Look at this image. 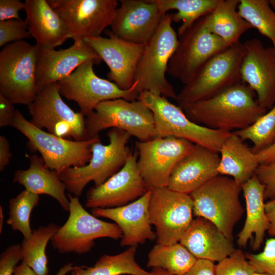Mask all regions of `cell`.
Wrapping results in <instances>:
<instances>
[{
	"label": "cell",
	"mask_w": 275,
	"mask_h": 275,
	"mask_svg": "<svg viewBox=\"0 0 275 275\" xmlns=\"http://www.w3.org/2000/svg\"><path fill=\"white\" fill-rule=\"evenodd\" d=\"M255 91L240 81L208 99L190 104L183 108L192 122L215 130L231 132L251 126L267 109L261 106Z\"/></svg>",
	"instance_id": "obj_1"
},
{
	"label": "cell",
	"mask_w": 275,
	"mask_h": 275,
	"mask_svg": "<svg viewBox=\"0 0 275 275\" xmlns=\"http://www.w3.org/2000/svg\"><path fill=\"white\" fill-rule=\"evenodd\" d=\"M109 143L101 142L92 146V157L86 165L71 167L59 174L66 190L79 197L86 185L93 181L95 186L104 183L120 171L132 152L127 146L131 136L127 132L118 128H111L107 133Z\"/></svg>",
	"instance_id": "obj_2"
},
{
	"label": "cell",
	"mask_w": 275,
	"mask_h": 275,
	"mask_svg": "<svg viewBox=\"0 0 275 275\" xmlns=\"http://www.w3.org/2000/svg\"><path fill=\"white\" fill-rule=\"evenodd\" d=\"M172 22V14L166 13L156 33L145 45L134 77L140 94L147 91L175 100L177 98L173 86L166 76L170 60L179 41Z\"/></svg>",
	"instance_id": "obj_3"
},
{
	"label": "cell",
	"mask_w": 275,
	"mask_h": 275,
	"mask_svg": "<svg viewBox=\"0 0 275 275\" xmlns=\"http://www.w3.org/2000/svg\"><path fill=\"white\" fill-rule=\"evenodd\" d=\"M245 52L244 43L239 41L211 58L177 94L178 106L182 109L208 99L241 81L240 70Z\"/></svg>",
	"instance_id": "obj_4"
},
{
	"label": "cell",
	"mask_w": 275,
	"mask_h": 275,
	"mask_svg": "<svg viewBox=\"0 0 275 275\" xmlns=\"http://www.w3.org/2000/svg\"><path fill=\"white\" fill-rule=\"evenodd\" d=\"M241 191L232 178L220 175L214 177L189 194L194 215L213 223L233 242L234 228L244 211L239 199Z\"/></svg>",
	"instance_id": "obj_5"
},
{
	"label": "cell",
	"mask_w": 275,
	"mask_h": 275,
	"mask_svg": "<svg viewBox=\"0 0 275 275\" xmlns=\"http://www.w3.org/2000/svg\"><path fill=\"white\" fill-rule=\"evenodd\" d=\"M40 48L24 40L0 51V94L13 104L28 105L38 93L36 71Z\"/></svg>",
	"instance_id": "obj_6"
},
{
	"label": "cell",
	"mask_w": 275,
	"mask_h": 275,
	"mask_svg": "<svg viewBox=\"0 0 275 275\" xmlns=\"http://www.w3.org/2000/svg\"><path fill=\"white\" fill-rule=\"evenodd\" d=\"M12 126L28 139L31 149L40 153L45 167L59 174L88 163L92 145L100 141L99 135L83 141L57 136L34 125L17 109Z\"/></svg>",
	"instance_id": "obj_7"
},
{
	"label": "cell",
	"mask_w": 275,
	"mask_h": 275,
	"mask_svg": "<svg viewBox=\"0 0 275 275\" xmlns=\"http://www.w3.org/2000/svg\"><path fill=\"white\" fill-rule=\"evenodd\" d=\"M138 99L152 112L155 125V137L173 136L186 140L196 145L218 153L231 132L215 130L190 121L182 109L167 98L144 91Z\"/></svg>",
	"instance_id": "obj_8"
},
{
	"label": "cell",
	"mask_w": 275,
	"mask_h": 275,
	"mask_svg": "<svg viewBox=\"0 0 275 275\" xmlns=\"http://www.w3.org/2000/svg\"><path fill=\"white\" fill-rule=\"evenodd\" d=\"M85 124L89 139L99 135L103 130L114 128L123 130L141 142L156 136L153 113L139 99L102 101L85 117Z\"/></svg>",
	"instance_id": "obj_9"
},
{
	"label": "cell",
	"mask_w": 275,
	"mask_h": 275,
	"mask_svg": "<svg viewBox=\"0 0 275 275\" xmlns=\"http://www.w3.org/2000/svg\"><path fill=\"white\" fill-rule=\"evenodd\" d=\"M69 199V216L51 239L54 249L60 254H77L90 252L99 238L117 240L122 237V232L116 223L105 222L89 213L78 198L67 194Z\"/></svg>",
	"instance_id": "obj_10"
},
{
	"label": "cell",
	"mask_w": 275,
	"mask_h": 275,
	"mask_svg": "<svg viewBox=\"0 0 275 275\" xmlns=\"http://www.w3.org/2000/svg\"><path fill=\"white\" fill-rule=\"evenodd\" d=\"M93 60L79 66L70 75L57 82L59 91L65 98L78 104L85 117L94 111L100 102L112 99L137 100L140 93L138 82L128 90H122L115 83L98 77L94 72Z\"/></svg>",
	"instance_id": "obj_11"
},
{
	"label": "cell",
	"mask_w": 275,
	"mask_h": 275,
	"mask_svg": "<svg viewBox=\"0 0 275 275\" xmlns=\"http://www.w3.org/2000/svg\"><path fill=\"white\" fill-rule=\"evenodd\" d=\"M205 16L178 37L177 46L169 63L168 74L184 85L192 80L208 60L229 47L209 30Z\"/></svg>",
	"instance_id": "obj_12"
},
{
	"label": "cell",
	"mask_w": 275,
	"mask_h": 275,
	"mask_svg": "<svg viewBox=\"0 0 275 275\" xmlns=\"http://www.w3.org/2000/svg\"><path fill=\"white\" fill-rule=\"evenodd\" d=\"M32 117L31 122L37 127L57 136L74 141L90 139L85 117L72 110L62 99L57 83L47 85L40 90L28 105Z\"/></svg>",
	"instance_id": "obj_13"
},
{
	"label": "cell",
	"mask_w": 275,
	"mask_h": 275,
	"mask_svg": "<svg viewBox=\"0 0 275 275\" xmlns=\"http://www.w3.org/2000/svg\"><path fill=\"white\" fill-rule=\"evenodd\" d=\"M193 207L189 195L168 187L152 188L149 213L155 229L157 243L179 242L194 219Z\"/></svg>",
	"instance_id": "obj_14"
},
{
	"label": "cell",
	"mask_w": 275,
	"mask_h": 275,
	"mask_svg": "<svg viewBox=\"0 0 275 275\" xmlns=\"http://www.w3.org/2000/svg\"><path fill=\"white\" fill-rule=\"evenodd\" d=\"M135 144L139 155L138 167L150 188L168 187L175 167L195 146L186 140L173 136L138 141Z\"/></svg>",
	"instance_id": "obj_15"
},
{
	"label": "cell",
	"mask_w": 275,
	"mask_h": 275,
	"mask_svg": "<svg viewBox=\"0 0 275 275\" xmlns=\"http://www.w3.org/2000/svg\"><path fill=\"white\" fill-rule=\"evenodd\" d=\"M65 21L68 39L97 37L111 26L118 6L116 0H47Z\"/></svg>",
	"instance_id": "obj_16"
},
{
	"label": "cell",
	"mask_w": 275,
	"mask_h": 275,
	"mask_svg": "<svg viewBox=\"0 0 275 275\" xmlns=\"http://www.w3.org/2000/svg\"><path fill=\"white\" fill-rule=\"evenodd\" d=\"M137 156L131 152L125 164L101 185L90 188L85 207L108 208L126 205L143 196L150 188L139 172Z\"/></svg>",
	"instance_id": "obj_17"
},
{
	"label": "cell",
	"mask_w": 275,
	"mask_h": 275,
	"mask_svg": "<svg viewBox=\"0 0 275 275\" xmlns=\"http://www.w3.org/2000/svg\"><path fill=\"white\" fill-rule=\"evenodd\" d=\"M105 34L108 38L89 37L83 40L109 67L108 80L122 90H128L134 83L136 68L145 45L123 40L115 36L110 30H106Z\"/></svg>",
	"instance_id": "obj_18"
},
{
	"label": "cell",
	"mask_w": 275,
	"mask_h": 275,
	"mask_svg": "<svg viewBox=\"0 0 275 275\" xmlns=\"http://www.w3.org/2000/svg\"><path fill=\"white\" fill-rule=\"evenodd\" d=\"M244 44L241 80L255 91L260 105L270 109L275 104V51L257 38L246 40Z\"/></svg>",
	"instance_id": "obj_19"
},
{
	"label": "cell",
	"mask_w": 275,
	"mask_h": 275,
	"mask_svg": "<svg viewBox=\"0 0 275 275\" xmlns=\"http://www.w3.org/2000/svg\"><path fill=\"white\" fill-rule=\"evenodd\" d=\"M111 25L118 38L145 45L158 29L163 15L154 0H121Z\"/></svg>",
	"instance_id": "obj_20"
},
{
	"label": "cell",
	"mask_w": 275,
	"mask_h": 275,
	"mask_svg": "<svg viewBox=\"0 0 275 275\" xmlns=\"http://www.w3.org/2000/svg\"><path fill=\"white\" fill-rule=\"evenodd\" d=\"M152 188L137 200L123 206L91 209L96 217H104L114 221L121 229V246H136L147 240H156L152 229L149 213V203Z\"/></svg>",
	"instance_id": "obj_21"
},
{
	"label": "cell",
	"mask_w": 275,
	"mask_h": 275,
	"mask_svg": "<svg viewBox=\"0 0 275 275\" xmlns=\"http://www.w3.org/2000/svg\"><path fill=\"white\" fill-rule=\"evenodd\" d=\"M89 60L94 61L96 64L102 61L84 40L74 41L69 48L58 50L40 48L36 71L38 93L45 86L66 78Z\"/></svg>",
	"instance_id": "obj_22"
},
{
	"label": "cell",
	"mask_w": 275,
	"mask_h": 275,
	"mask_svg": "<svg viewBox=\"0 0 275 275\" xmlns=\"http://www.w3.org/2000/svg\"><path fill=\"white\" fill-rule=\"evenodd\" d=\"M218 153L195 144L193 150L175 167L168 187L173 190L189 195L219 175Z\"/></svg>",
	"instance_id": "obj_23"
},
{
	"label": "cell",
	"mask_w": 275,
	"mask_h": 275,
	"mask_svg": "<svg viewBox=\"0 0 275 275\" xmlns=\"http://www.w3.org/2000/svg\"><path fill=\"white\" fill-rule=\"evenodd\" d=\"M179 243L197 259L219 262L232 254L233 242L226 237L209 220L201 217L194 219Z\"/></svg>",
	"instance_id": "obj_24"
},
{
	"label": "cell",
	"mask_w": 275,
	"mask_h": 275,
	"mask_svg": "<svg viewBox=\"0 0 275 275\" xmlns=\"http://www.w3.org/2000/svg\"><path fill=\"white\" fill-rule=\"evenodd\" d=\"M25 20L32 37L41 48L55 49L68 39L67 25L47 0H25Z\"/></svg>",
	"instance_id": "obj_25"
},
{
	"label": "cell",
	"mask_w": 275,
	"mask_h": 275,
	"mask_svg": "<svg viewBox=\"0 0 275 275\" xmlns=\"http://www.w3.org/2000/svg\"><path fill=\"white\" fill-rule=\"evenodd\" d=\"M241 186L246 213L244 226L237 235V244L244 248L251 239L253 250L257 251L263 242L265 232L269 228L265 211V188L255 174Z\"/></svg>",
	"instance_id": "obj_26"
},
{
	"label": "cell",
	"mask_w": 275,
	"mask_h": 275,
	"mask_svg": "<svg viewBox=\"0 0 275 275\" xmlns=\"http://www.w3.org/2000/svg\"><path fill=\"white\" fill-rule=\"evenodd\" d=\"M30 166L26 170H18L14 174L13 181L23 186L25 189L38 195H48L56 200L63 210H69V199L66 187L56 171L46 167L42 157L37 155H26Z\"/></svg>",
	"instance_id": "obj_27"
},
{
	"label": "cell",
	"mask_w": 275,
	"mask_h": 275,
	"mask_svg": "<svg viewBox=\"0 0 275 275\" xmlns=\"http://www.w3.org/2000/svg\"><path fill=\"white\" fill-rule=\"evenodd\" d=\"M218 153L219 175L231 176L240 186L252 177L260 164L256 154L233 131L225 140Z\"/></svg>",
	"instance_id": "obj_28"
},
{
	"label": "cell",
	"mask_w": 275,
	"mask_h": 275,
	"mask_svg": "<svg viewBox=\"0 0 275 275\" xmlns=\"http://www.w3.org/2000/svg\"><path fill=\"white\" fill-rule=\"evenodd\" d=\"M240 2V0H219L214 10L205 16L209 30L229 46L238 42L241 35L253 28L236 10Z\"/></svg>",
	"instance_id": "obj_29"
},
{
	"label": "cell",
	"mask_w": 275,
	"mask_h": 275,
	"mask_svg": "<svg viewBox=\"0 0 275 275\" xmlns=\"http://www.w3.org/2000/svg\"><path fill=\"white\" fill-rule=\"evenodd\" d=\"M136 246L114 255L101 256L92 266H75L69 275H157L141 267L135 261Z\"/></svg>",
	"instance_id": "obj_30"
},
{
	"label": "cell",
	"mask_w": 275,
	"mask_h": 275,
	"mask_svg": "<svg viewBox=\"0 0 275 275\" xmlns=\"http://www.w3.org/2000/svg\"><path fill=\"white\" fill-rule=\"evenodd\" d=\"M197 259L179 242L156 243L148 255L147 267L161 269L172 275H184Z\"/></svg>",
	"instance_id": "obj_31"
},
{
	"label": "cell",
	"mask_w": 275,
	"mask_h": 275,
	"mask_svg": "<svg viewBox=\"0 0 275 275\" xmlns=\"http://www.w3.org/2000/svg\"><path fill=\"white\" fill-rule=\"evenodd\" d=\"M60 226L54 223L40 226L33 231L31 237L24 239L21 244L22 261L38 275H48V259L46 248L49 240Z\"/></svg>",
	"instance_id": "obj_32"
},
{
	"label": "cell",
	"mask_w": 275,
	"mask_h": 275,
	"mask_svg": "<svg viewBox=\"0 0 275 275\" xmlns=\"http://www.w3.org/2000/svg\"><path fill=\"white\" fill-rule=\"evenodd\" d=\"M163 15L171 10L177 12L172 14V20L182 22L178 30L180 36L200 18L211 13L219 0H154Z\"/></svg>",
	"instance_id": "obj_33"
},
{
	"label": "cell",
	"mask_w": 275,
	"mask_h": 275,
	"mask_svg": "<svg viewBox=\"0 0 275 275\" xmlns=\"http://www.w3.org/2000/svg\"><path fill=\"white\" fill-rule=\"evenodd\" d=\"M239 14L262 35L271 40L275 51V12L267 0H240Z\"/></svg>",
	"instance_id": "obj_34"
},
{
	"label": "cell",
	"mask_w": 275,
	"mask_h": 275,
	"mask_svg": "<svg viewBox=\"0 0 275 275\" xmlns=\"http://www.w3.org/2000/svg\"><path fill=\"white\" fill-rule=\"evenodd\" d=\"M39 201L40 195L25 189L10 200L7 224L14 231H19L24 239L29 238L32 234L30 222L31 214Z\"/></svg>",
	"instance_id": "obj_35"
},
{
	"label": "cell",
	"mask_w": 275,
	"mask_h": 275,
	"mask_svg": "<svg viewBox=\"0 0 275 275\" xmlns=\"http://www.w3.org/2000/svg\"><path fill=\"white\" fill-rule=\"evenodd\" d=\"M233 132L243 141H251L255 154L270 146L275 142V104L251 126Z\"/></svg>",
	"instance_id": "obj_36"
},
{
	"label": "cell",
	"mask_w": 275,
	"mask_h": 275,
	"mask_svg": "<svg viewBox=\"0 0 275 275\" xmlns=\"http://www.w3.org/2000/svg\"><path fill=\"white\" fill-rule=\"evenodd\" d=\"M254 272V268L240 249H236L215 265V275H252Z\"/></svg>",
	"instance_id": "obj_37"
},
{
	"label": "cell",
	"mask_w": 275,
	"mask_h": 275,
	"mask_svg": "<svg viewBox=\"0 0 275 275\" xmlns=\"http://www.w3.org/2000/svg\"><path fill=\"white\" fill-rule=\"evenodd\" d=\"M245 254L256 272L275 275V238L266 239L261 252Z\"/></svg>",
	"instance_id": "obj_38"
},
{
	"label": "cell",
	"mask_w": 275,
	"mask_h": 275,
	"mask_svg": "<svg viewBox=\"0 0 275 275\" xmlns=\"http://www.w3.org/2000/svg\"><path fill=\"white\" fill-rule=\"evenodd\" d=\"M32 37L28 22L22 19L0 21V46Z\"/></svg>",
	"instance_id": "obj_39"
},
{
	"label": "cell",
	"mask_w": 275,
	"mask_h": 275,
	"mask_svg": "<svg viewBox=\"0 0 275 275\" xmlns=\"http://www.w3.org/2000/svg\"><path fill=\"white\" fill-rule=\"evenodd\" d=\"M22 261L21 244H13L0 255V275H13L17 264Z\"/></svg>",
	"instance_id": "obj_40"
},
{
	"label": "cell",
	"mask_w": 275,
	"mask_h": 275,
	"mask_svg": "<svg viewBox=\"0 0 275 275\" xmlns=\"http://www.w3.org/2000/svg\"><path fill=\"white\" fill-rule=\"evenodd\" d=\"M255 174L264 186L265 200L274 198L275 160L266 164H259Z\"/></svg>",
	"instance_id": "obj_41"
},
{
	"label": "cell",
	"mask_w": 275,
	"mask_h": 275,
	"mask_svg": "<svg viewBox=\"0 0 275 275\" xmlns=\"http://www.w3.org/2000/svg\"><path fill=\"white\" fill-rule=\"evenodd\" d=\"M24 8L20 0H0V21L20 19L19 12Z\"/></svg>",
	"instance_id": "obj_42"
},
{
	"label": "cell",
	"mask_w": 275,
	"mask_h": 275,
	"mask_svg": "<svg viewBox=\"0 0 275 275\" xmlns=\"http://www.w3.org/2000/svg\"><path fill=\"white\" fill-rule=\"evenodd\" d=\"M16 110L14 104L0 94V127L12 126Z\"/></svg>",
	"instance_id": "obj_43"
},
{
	"label": "cell",
	"mask_w": 275,
	"mask_h": 275,
	"mask_svg": "<svg viewBox=\"0 0 275 275\" xmlns=\"http://www.w3.org/2000/svg\"><path fill=\"white\" fill-rule=\"evenodd\" d=\"M214 262L205 259H197L194 265L184 275H215Z\"/></svg>",
	"instance_id": "obj_44"
},
{
	"label": "cell",
	"mask_w": 275,
	"mask_h": 275,
	"mask_svg": "<svg viewBox=\"0 0 275 275\" xmlns=\"http://www.w3.org/2000/svg\"><path fill=\"white\" fill-rule=\"evenodd\" d=\"M10 146L7 138L0 135V171H3L8 165L12 157Z\"/></svg>",
	"instance_id": "obj_45"
},
{
	"label": "cell",
	"mask_w": 275,
	"mask_h": 275,
	"mask_svg": "<svg viewBox=\"0 0 275 275\" xmlns=\"http://www.w3.org/2000/svg\"><path fill=\"white\" fill-rule=\"evenodd\" d=\"M265 211L269 222L267 232L271 236H275V198L265 203Z\"/></svg>",
	"instance_id": "obj_46"
},
{
	"label": "cell",
	"mask_w": 275,
	"mask_h": 275,
	"mask_svg": "<svg viewBox=\"0 0 275 275\" xmlns=\"http://www.w3.org/2000/svg\"><path fill=\"white\" fill-rule=\"evenodd\" d=\"M259 164H266L275 160V142L256 154Z\"/></svg>",
	"instance_id": "obj_47"
},
{
	"label": "cell",
	"mask_w": 275,
	"mask_h": 275,
	"mask_svg": "<svg viewBox=\"0 0 275 275\" xmlns=\"http://www.w3.org/2000/svg\"><path fill=\"white\" fill-rule=\"evenodd\" d=\"M13 275H38L24 262L16 266Z\"/></svg>",
	"instance_id": "obj_48"
},
{
	"label": "cell",
	"mask_w": 275,
	"mask_h": 275,
	"mask_svg": "<svg viewBox=\"0 0 275 275\" xmlns=\"http://www.w3.org/2000/svg\"><path fill=\"white\" fill-rule=\"evenodd\" d=\"M75 266L73 265V263H68L61 267L56 275H66L68 273H70L75 268Z\"/></svg>",
	"instance_id": "obj_49"
},
{
	"label": "cell",
	"mask_w": 275,
	"mask_h": 275,
	"mask_svg": "<svg viewBox=\"0 0 275 275\" xmlns=\"http://www.w3.org/2000/svg\"><path fill=\"white\" fill-rule=\"evenodd\" d=\"M152 271L157 275H172L159 268H152Z\"/></svg>",
	"instance_id": "obj_50"
},
{
	"label": "cell",
	"mask_w": 275,
	"mask_h": 275,
	"mask_svg": "<svg viewBox=\"0 0 275 275\" xmlns=\"http://www.w3.org/2000/svg\"><path fill=\"white\" fill-rule=\"evenodd\" d=\"M4 223V214L2 207L0 206V233L2 232V230L3 227Z\"/></svg>",
	"instance_id": "obj_51"
},
{
	"label": "cell",
	"mask_w": 275,
	"mask_h": 275,
	"mask_svg": "<svg viewBox=\"0 0 275 275\" xmlns=\"http://www.w3.org/2000/svg\"><path fill=\"white\" fill-rule=\"evenodd\" d=\"M268 3L271 8L275 12V0H269Z\"/></svg>",
	"instance_id": "obj_52"
},
{
	"label": "cell",
	"mask_w": 275,
	"mask_h": 275,
	"mask_svg": "<svg viewBox=\"0 0 275 275\" xmlns=\"http://www.w3.org/2000/svg\"><path fill=\"white\" fill-rule=\"evenodd\" d=\"M252 275H268L264 273L254 272Z\"/></svg>",
	"instance_id": "obj_53"
}]
</instances>
